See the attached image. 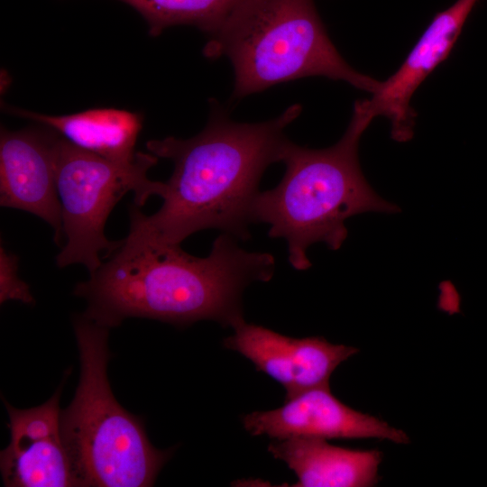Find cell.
Returning <instances> with one entry per match:
<instances>
[{"label": "cell", "mask_w": 487, "mask_h": 487, "mask_svg": "<svg viewBox=\"0 0 487 487\" xmlns=\"http://www.w3.org/2000/svg\"><path fill=\"white\" fill-rule=\"evenodd\" d=\"M209 102L207 123L197 135L146 142L151 153L174 165L157 212L147 216L136 205L129 208L130 229L156 244L180 245L205 229L249 239L261 179L271 164L281 161L289 141L284 131L302 110L295 104L275 118L239 123L216 100Z\"/></svg>", "instance_id": "6da1fadb"}, {"label": "cell", "mask_w": 487, "mask_h": 487, "mask_svg": "<svg viewBox=\"0 0 487 487\" xmlns=\"http://www.w3.org/2000/svg\"><path fill=\"white\" fill-rule=\"evenodd\" d=\"M236 241L223 233L207 257H197L130 229L74 293L87 302L84 315L107 327L146 317L175 325L210 319L234 328L244 321V289L270 281L275 270L272 254L248 252Z\"/></svg>", "instance_id": "7a4b0ae2"}, {"label": "cell", "mask_w": 487, "mask_h": 487, "mask_svg": "<svg viewBox=\"0 0 487 487\" xmlns=\"http://www.w3.org/2000/svg\"><path fill=\"white\" fill-rule=\"evenodd\" d=\"M371 122L354 106L349 125L334 145L310 149L289 140L282 154L286 169L280 182L258 194L253 222L268 224L270 237L287 242L294 269L311 266L307 253L316 243L339 249L347 237L349 217L369 211H398L397 206L375 193L360 167L359 142Z\"/></svg>", "instance_id": "3957f363"}, {"label": "cell", "mask_w": 487, "mask_h": 487, "mask_svg": "<svg viewBox=\"0 0 487 487\" xmlns=\"http://www.w3.org/2000/svg\"><path fill=\"white\" fill-rule=\"evenodd\" d=\"M207 38L205 57H226L232 63L233 100L313 76L345 81L371 94L381 84L341 56L314 0H251Z\"/></svg>", "instance_id": "277c9868"}, {"label": "cell", "mask_w": 487, "mask_h": 487, "mask_svg": "<svg viewBox=\"0 0 487 487\" xmlns=\"http://www.w3.org/2000/svg\"><path fill=\"white\" fill-rule=\"evenodd\" d=\"M74 329L80 379L60 413V432L77 486L153 485L170 452L155 448L141 419L113 395L106 375L109 327L83 314L75 318Z\"/></svg>", "instance_id": "5b68a950"}, {"label": "cell", "mask_w": 487, "mask_h": 487, "mask_svg": "<svg viewBox=\"0 0 487 487\" xmlns=\"http://www.w3.org/2000/svg\"><path fill=\"white\" fill-rule=\"evenodd\" d=\"M157 161V156L142 152L131 163L110 161L59 135L55 179L65 243L56 256L58 267L82 264L91 273L102 264L104 252L106 257L120 245L121 240L106 236V220L128 192H133L138 207L152 196L161 198L165 182L152 180L147 175Z\"/></svg>", "instance_id": "8992f818"}, {"label": "cell", "mask_w": 487, "mask_h": 487, "mask_svg": "<svg viewBox=\"0 0 487 487\" xmlns=\"http://www.w3.org/2000/svg\"><path fill=\"white\" fill-rule=\"evenodd\" d=\"M479 0H457L438 12L398 70L384 81L367 99L356 105L372 121L386 117L391 134L399 142L409 141L414 133L417 113L411 97L427 77L449 55L464 24Z\"/></svg>", "instance_id": "52a82bcc"}, {"label": "cell", "mask_w": 487, "mask_h": 487, "mask_svg": "<svg viewBox=\"0 0 487 487\" xmlns=\"http://www.w3.org/2000/svg\"><path fill=\"white\" fill-rule=\"evenodd\" d=\"M242 422L250 435H266L274 440L310 437L379 438L397 444L409 441L402 430L341 402L332 394L330 387L299 392L285 400L278 409L245 414Z\"/></svg>", "instance_id": "ba28073f"}, {"label": "cell", "mask_w": 487, "mask_h": 487, "mask_svg": "<svg viewBox=\"0 0 487 487\" xmlns=\"http://www.w3.org/2000/svg\"><path fill=\"white\" fill-rule=\"evenodd\" d=\"M42 126L18 131L1 127L0 206L41 218L52 227L54 241L61 247V207L55 179V145L60 134Z\"/></svg>", "instance_id": "9c48e42d"}, {"label": "cell", "mask_w": 487, "mask_h": 487, "mask_svg": "<svg viewBox=\"0 0 487 487\" xmlns=\"http://www.w3.org/2000/svg\"><path fill=\"white\" fill-rule=\"evenodd\" d=\"M60 388L45 403L27 409L5 402L11 436L0 455L5 486H77L60 432Z\"/></svg>", "instance_id": "30bf717a"}, {"label": "cell", "mask_w": 487, "mask_h": 487, "mask_svg": "<svg viewBox=\"0 0 487 487\" xmlns=\"http://www.w3.org/2000/svg\"><path fill=\"white\" fill-rule=\"evenodd\" d=\"M268 451L294 472V487L373 486L382 456L377 450H353L310 437L274 440Z\"/></svg>", "instance_id": "8fae6325"}, {"label": "cell", "mask_w": 487, "mask_h": 487, "mask_svg": "<svg viewBox=\"0 0 487 487\" xmlns=\"http://www.w3.org/2000/svg\"><path fill=\"white\" fill-rule=\"evenodd\" d=\"M9 115L50 127L74 145L110 161L131 163L142 127L138 113L115 108H94L74 114L51 115L2 104Z\"/></svg>", "instance_id": "7c38bea8"}, {"label": "cell", "mask_w": 487, "mask_h": 487, "mask_svg": "<svg viewBox=\"0 0 487 487\" xmlns=\"http://www.w3.org/2000/svg\"><path fill=\"white\" fill-rule=\"evenodd\" d=\"M137 11L156 37L175 25L195 26L207 37L218 32L251 0H117Z\"/></svg>", "instance_id": "4fadbf2b"}, {"label": "cell", "mask_w": 487, "mask_h": 487, "mask_svg": "<svg viewBox=\"0 0 487 487\" xmlns=\"http://www.w3.org/2000/svg\"><path fill=\"white\" fill-rule=\"evenodd\" d=\"M233 329L234 335L224 340L225 347L250 360L257 371L283 386L285 399L289 397L297 361L295 338L245 320Z\"/></svg>", "instance_id": "5bb4252c"}, {"label": "cell", "mask_w": 487, "mask_h": 487, "mask_svg": "<svg viewBox=\"0 0 487 487\" xmlns=\"http://www.w3.org/2000/svg\"><path fill=\"white\" fill-rule=\"evenodd\" d=\"M19 258L0 245V303L7 300H19L33 304L34 299L29 285L18 276Z\"/></svg>", "instance_id": "9a60e30c"}]
</instances>
